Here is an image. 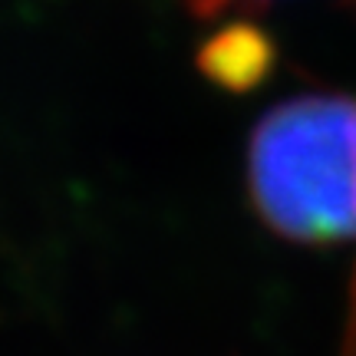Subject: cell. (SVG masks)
<instances>
[{
    "label": "cell",
    "mask_w": 356,
    "mask_h": 356,
    "mask_svg": "<svg viewBox=\"0 0 356 356\" xmlns=\"http://www.w3.org/2000/svg\"><path fill=\"white\" fill-rule=\"evenodd\" d=\"M244 185L280 238L356 241V96L304 92L267 109L248 139Z\"/></svg>",
    "instance_id": "6da1fadb"
},
{
    "label": "cell",
    "mask_w": 356,
    "mask_h": 356,
    "mask_svg": "<svg viewBox=\"0 0 356 356\" xmlns=\"http://www.w3.org/2000/svg\"><path fill=\"white\" fill-rule=\"evenodd\" d=\"M270 3L274 0H178V7L188 13V17L202 20V24L238 17V13H261Z\"/></svg>",
    "instance_id": "7a4b0ae2"
},
{
    "label": "cell",
    "mask_w": 356,
    "mask_h": 356,
    "mask_svg": "<svg viewBox=\"0 0 356 356\" xmlns=\"http://www.w3.org/2000/svg\"><path fill=\"white\" fill-rule=\"evenodd\" d=\"M350 3H356V0H350Z\"/></svg>",
    "instance_id": "3957f363"
}]
</instances>
